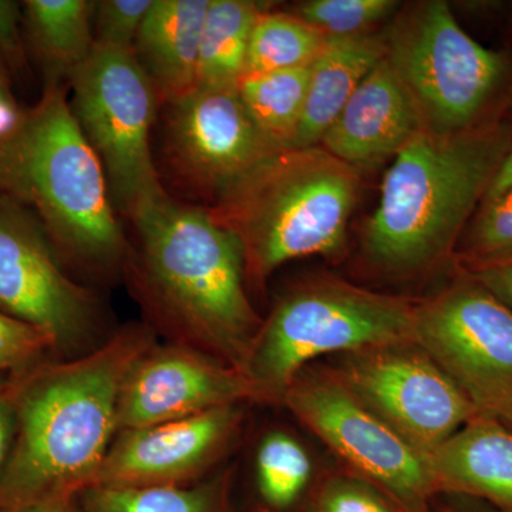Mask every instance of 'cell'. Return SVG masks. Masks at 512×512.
Returning <instances> with one entry per match:
<instances>
[{"label": "cell", "mask_w": 512, "mask_h": 512, "mask_svg": "<svg viewBox=\"0 0 512 512\" xmlns=\"http://www.w3.org/2000/svg\"><path fill=\"white\" fill-rule=\"evenodd\" d=\"M416 305L333 278L298 286L275 306L249 350L242 375L259 400H282L320 356L414 343Z\"/></svg>", "instance_id": "6"}, {"label": "cell", "mask_w": 512, "mask_h": 512, "mask_svg": "<svg viewBox=\"0 0 512 512\" xmlns=\"http://www.w3.org/2000/svg\"><path fill=\"white\" fill-rule=\"evenodd\" d=\"M69 82L74 117L103 164L120 210L131 218L167 197L151 153L158 96L134 50L94 45Z\"/></svg>", "instance_id": "8"}, {"label": "cell", "mask_w": 512, "mask_h": 512, "mask_svg": "<svg viewBox=\"0 0 512 512\" xmlns=\"http://www.w3.org/2000/svg\"><path fill=\"white\" fill-rule=\"evenodd\" d=\"M448 512H470V511H464V510H451V511H448Z\"/></svg>", "instance_id": "38"}, {"label": "cell", "mask_w": 512, "mask_h": 512, "mask_svg": "<svg viewBox=\"0 0 512 512\" xmlns=\"http://www.w3.org/2000/svg\"><path fill=\"white\" fill-rule=\"evenodd\" d=\"M311 66L248 74L238 93L255 126L275 150L291 148L301 123Z\"/></svg>", "instance_id": "23"}, {"label": "cell", "mask_w": 512, "mask_h": 512, "mask_svg": "<svg viewBox=\"0 0 512 512\" xmlns=\"http://www.w3.org/2000/svg\"><path fill=\"white\" fill-rule=\"evenodd\" d=\"M330 375L427 457L480 414L416 343L348 353Z\"/></svg>", "instance_id": "11"}, {"label": "cell", "mask_w": 512, "mask_h": 512, "mask_svg": "<svg viewBox=\"0 0 512 512\" xmlns=\"http://www.w3.org/2000/svg\"><path fill=\"white\" fill-rule=\"evenodd\" d=\"M386 57V35L329 37L311 64L308 94L291 148L319 146L363 79Z\"/></svg>", "instance_id": "19"}, {"label": "cell", "mask_w": 512, "mask_h": 512, "mask_svg": "<svg viewBox=\"0 0 512 512\" xmlns=\"http://www.w3.org/2000/svg\"><path fill=\"white\" fill-rule=\"evenodd\" d=\"M512 187V147L510 153L507 154L503 164H501L500 170L495 175L493 183L488 188L487 194H485L483 202L494 200L498 195L503 192L510 190ZM481 202V204H483Z\"/></svg>", "instance_id": "35"}, {"label": "cell", "mask_w": 512, "mask_h": 512, "mask_svg": "<svg viewBox=\"0 0 512 512\" xmlns=\"http://www.w3.org/2000/svg\"><path fill=\"white\" fill-rule=\"evenodd\" d=\"M466 269L468 276L480 282L512 311V256L466 265Z\"/></svg>", "instance_id": "32"}, {"label": "cell", "mask_w": 512, "mask_h": 512, "mask_svg": "<svg viewBox=\"0 0 512 512\" xmlns=\"http://www.w3.org/2000/svg\"><path fill=\"white\" fill-rule=\"evenodd\" d=\"M256 399L247 377L214 357L171 345L151 346L121 386L117 433L197 416Z\"/></svg>", "instance_id": "14"}, {"label": "cell", "mask_w": 512, "mask_h": 512, "mask_svg": "<svg viewBox=\"0 0 512 512\" xmlns=\"http://www.w3.org/2000/svg\"><path fill=\"white\" fill-rule=\"evenodd\" d=\"M386 57L427 130L464 133L505 119L512 55L468 35L447 2L429 0L402 13L386 33Z\"/></svg>", "instance_id": "7"}, {"label": "cell", "mask_w": 512, "mask_h": 512, "mask_svg": "<svg viewBox=\"0 0 512 512\" xmlns=\"http://www.w3.org/2000/svg\"><path fill=\"white\" fill-rule=\"evenodd\" d=\"M313 512H399L365 481H330L320 490Z\"/></svg>", "instance_id": "30"}, {"label": "cell", "mask_w": 512, "mask_h": 512, "mask_svg": "<svg viewBox=\"0 0 512 512\" xmlns=\"http://www.w3.org/2000/svg\"><path fill=\"white\" fill-rule=\"evenodd\" d=\"M154 345L150 326H126L99 348L10 382L16 429L0 478V512L77 498L92 487L117 436L121 386Z\"/></svg>", "instance_id": "1"}, {"label": "cell", "mask_w": 512, "mask_h": 512, "mask_svg": "<svg viewBox=\"0 0 512 512\" xmlns=\"http://www.w3.org/2000/svg\"><path fill=\"white\" fill-rule=\"evenodd\" d=\"M414 343L480 414L512 404V311L471 276L416 305Z\"/></svg>", "instance_id": "10"}, {"label": "cell", "mask_w": 512, "mask_h": 512, "mask_svg": "<svg viewBox=\"0 0 512 512\" xmlns=\"http://www.w3.org/2000/svg\"><path fill=\"white\" fill-rule=\"evenodd\" d=\"M282 402L399 512H430L437 490L429 457L332 375H299Z\"/></svg>", "instance_id": "9"}, {"label": "cell", "mask_w": 512, "mask_h": 512, "mask_svg": "<svg viewBox=\"0 0 512 512\" xmlns=\"http://www.w3.org/2000/svg\"><path fill=\"white\" fill-rule=\"evenodd\" d=\"M239 406L119 431L92 487H171L202 480L237 434Z\"/></svg>", "instance_id": "15"}, {"label": "cell", "mask_w": 512, "mask_h": 512, "mask_svg": "<svg viewBox=\"0 0 512 512\" xmlns=\"http://www.w3.org/2000/svg\"><path fill=\"white\" fill-rule=\"evenodd\" d=\"M328 39L298 15L262 10L249 39L244 76L311 66Z\"/></svg>", "instance_id": "24"}, {"label": "cell", "mask_w": 512, "mask_h": 512, "mask_svg": "<svg viewBox=\"0 0 512 512\" xmlns=\"http://www.w3.org/2000/svg\"><path fill=\"white\" fill-rule=\"evenodd\" d=\"M360 171L322 146L274 151L222 192L211 214L244 249L247 276L345 245Z\"/></svg>", "instance_id": "5"}, {"label": "cell", "mask_w": 512, "mask_h": 512, "mask_svg": "<svg viewBox=\"0 0 512 512\" xmlns=\"http://www.w3.org/2000/svg\"><path fill=\"white\" fill-rule=\"evenodd\" d=\"M109 191L66 89L47 84L39 103L0 140V195L35 211L64 251L103 268L124 264L128 249Z\"/></svg>", "instance_id": "4"}, {"label": "cell", "mask_w": 512, "mask_h": 512, "mask_svg": "<svg viewBox=\"0 0 512 512\" xmlns=\"http://www.w3.org/2000/svg\"><path fill=\"white\" fill-rule=\"evenodd\" d=\"M18 512H83V510L77 498H64V500L33 504Z\"/></svg>", "instance_id": "36"}, {"label": "cell", "mask_w": 512, "mask_h": 512, "mask_svg": "<svg viewBox=\"0 0 512 512\" xmlns=\"http://www.w3.org/2000/svg\"><path fill=\"white\" fill-rule=\"evenodd\" d=\"M83 512H235L231 473L171 487H96L77 497Z\"/></svg>", "instance_id": "22"}, {"label": "cell", "mask_w": 512, "mask_h": 512, "mask_svg": "<svg viewBox=\"0 0 512 512\" xmlns=\"http://www.w3.org/2000/svg\"><path fill=\"white\" fill-rule=\"evenodd\" d=\"M512 147V119L440 134L423 128L383 178L365 248L387 271L431 268L456 249Z\"/></svg>", "instance_id": "3"}, {"label": "cell", "mask_w": 512, "mask_h": 512, "mask_svg": "<svg viewBox=\"0 0 512 512\" xmlns=\"http://www.w3.org/2000/svg\"><path fill=\"white\" fill-rule=\"evenodd\" d=\"M460 245L466 265L512 256V187L478 207Z\"/></svg>", "instance_id": "26"}, {"label": "cell", "mask_w": 512, "mask_h": 512, "mask_svg": "<svg viewBox=\"0 0 512 512\" xmlns=\"http://www.w3.org/2000/svg\"><path fill=\"white\" fill-rule=\"evenodd\" d=\"M23 5L30 42L45 64L49 83L72 79L94 49V2L28 0Z\"/></svg>", "instance_id": "20"}, {"label": "cell", "mask_w": 512, "mask_h": 512, "mask_svg": "<svg viewBox=\"0 0 512 512\" xmlns=\"http://www.w3.org/2000/svg\"><path fill=\"white\" fill-rule=\"evenodd\" d=\"M311 477V458L293 437L275 431L262 440L256 453L255 483L264 512L298 510Z\"/></svg>", "instance_id": "25"}, {"label": "cell", "mask_w": 512, "mask_h": 512, "mask_svg": "<svg viewBox=\"0 0 512 512\" xmlns=\"http://www.w3.org/2000/svg\"><path fill=\"white\" fill-rule=\"evenodd\" d=\"M262 8L251 0H210L202 25L197 89H235Z\"/></svg>", "instance_id": "21"}, {"label": "cell", "mask_w": 512, "mask_h": 512, "mask_svg": "<svg viewBox=\"0 0 512 512\" xmlns=\"http://www.w3.org/2000/svg\"><path fill=\"white\" fill-rule=\"evenodd\" d=\"M16 414L13 404L12 386L0 376V478L12 448L15 437Z\"/></svg>", "instance_id": "33"}, {"label": "cell", "mask_w": 512, "mask_h": 512, "mask_svg": "<svg viewBox=\"0 0 512 512\" xmlns=\"http://www.w3.org/2000/svg\"><path fill=\"white\" fill-rule=\"evenodd\" d=\"M423 128L409 90L384 57L359 84L319 146L360 171L396 157Z\"/></svg>", "instance_id": "16"}, {"label": "cell", "mask_w": 512, "mask_h": 512, "mask_svg": "<svg viewBox=\"0 0 512 512\" xmlns=\"http://www.w3.org/2000/svg\"><path fill=\"white\" fill-rule=\"evenodd\" d=\"M399 8L394 0H311L298 6L299 18L328 37L363 35Z\"/></svg>", "instance_id": "27"}, {"label": "cell", "mask_w": 512, "mask_h": 512, "mask_svg": "<svg viewBox=\"0 0 512 512\" xmlns=\"http://www.w3.org/2000/svg\"><path fill=\"white\" fill-rule=\"evenodd\" d=\"M165 150L177 177L215 201L259 161L274 153L238 89H195L167 103Z\"/></svg>", "instance_id": "13"}, {"label": "cell", "mask_w": 512, "mask_h": 512, "mask_svg": "<svg viewBox=\"0 0 512 512\" xmlns=\"http://www.w3.org/2000/svg\"><path fill=\"white\" fill-rule=\"evenodd\" d=\"M498 420L501 421V423L504 424L507 429H510L512 431V404L510 407H507V409L504 410V412H501L500 414H497Z\"/></svg>", "instance_id": "37"}, {"label": "cell", "mask_w": 512, "mask_h": 512, "mask_svg": "<svg viewBox=\"0 0 512 512\" xmlns=\"http://www.w3.org/2000/svg\"><path fill=\"white\" fill-rule=\"evenodd\" d=\"M154 0L94 2V45L133 50L138 30Z\"/></svg>", "instance_id": "28"}, {"label": "cell", "mask_w": 512, "mask_h": 512, "mask_svg": "<svg viewBox=\"0 0 512 512\" xmlns=\"http://www.w3.org/2000/svg\"><path fill=\"white\" fill-rule=\"evenodd\" d=\"M0 55L20 70L25 66L22 35H20V6L10 0H0Z\"/></svg>", "instance_id": "31"}, {"label": "cell", "mask_w": 512, "mask_h": 512, "mask_svg": "<svg viewBox=\"0 0 512 512\" xmlns=\"http://www.w3.org/2000/svg\"><path fill=\"white\" fill-rule=\"evenodd\" d=\"M23 111L18 109L12 94L8 89L2 73H0V140L8 136L10 131L13 130L20 121Z\"/></svg>", "instance_id": "34"}, {"label": "cell", "mask_w": 512, "mask_h": 512, "mask_svg": "<svg viewBox=\"0 0 512 512\" xmlns=\"http://www.w3.org/2000/svg\"><path fill=\"white\" fill-rule=\"evenodd\" d=\"M0 311L46 332L64 353L89 345L97 303L57 264L42 222L0 195Z\"/></svg>", "instance_id": "12"}, {"label": "cell", "mask_w": 512, "mask_h": 512, "mask_svg": "<svg viewBox=\"0 0 512 512\" xmlns=\"http://www.w3.org/2000/svg\"><path fill=\"white\" fill-rule=\"evenodd\" d=\"M136 247L126 261L134 288L175 345L242 373L264 320L249 301L241 242L210 210L170 195L131 217Z\"/></svg>", "instance_id": "2"}, {"label": "cell", "mask_w": 512, "mask_h": 512, "mask_svg": "<svg viewBox=\"0 0 512 512\" xmlns=\"http://www.w3.org/2000/svg\"><path fill=\"white\" fill-rule=\"evenodd\" d=\"M437 494L467 495L512 512V431L478 414L429 457Z\"/></svg>", "instance_id": "17"}, {"label": "cell", "mask_w": 512, "mask_h": 512, "mask_svg": "<svg viewBox=\"0 0 512 512\" xmlns=\"http://www.w3.org/2000/svg\"><path fill=\"white\" fill-rule=\"evenodd\" d=\"M50 349L56 346L46 332L0 311V376L8 370L26 369Z\"/></svg>", "instance_id": "29"}, {"label": "cell", "mask_w": 512, "mask_h": 512, "mask_svg": "<svg viewBox=\"0 0 512 512\" xmlns=\"http://www.w3.org/2000/svg\"><path fill=\"white\" fill-rule=\"evenodd\" d=\"M208 5L210 0H154L148 10L133 50L158 100L171 103L197 89Z\"/></svg>", "instance_id": "18"}]
</instances>
